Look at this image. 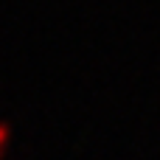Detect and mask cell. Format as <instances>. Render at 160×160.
Segmentation results:
<instances>
[{
  "instance_id": "cell-1",
  "label": "cell",
  "mask_w": 160,
  "mask_h": 160,
  "mask_svg": "<svg viewBox=\"0 0 160 160\" xmlns=\"http://www.w3.org/2000/svg\"><path fill=\"white\" fill-rule=\"evenodd\" d=\"M8 138H11V121L0 118V158H3V152H6V143H8Z\"/></svg>"
}]
</instances>
